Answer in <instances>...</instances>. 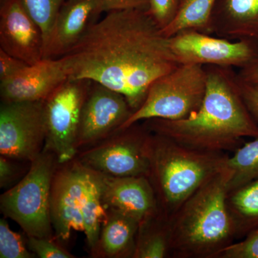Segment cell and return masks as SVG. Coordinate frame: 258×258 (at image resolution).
Masks as SVG:
<instances>
[{"instance_id": "obj_21", "label": "cell", "mask_w": 258, "mask_h": 258, "mask_svg": "<svg viewBox=\"0 0 258 258\" xmlns=\"http://www.w3.org/2000/svg\"><path fill=\"white\" fill-rule=\"evenodd\" d=\"M227 205L237 237L246 236L258 227V178L229 193Z\"/></svg>"}, {"instance_id": "obj_17", "label": "cell", "mask_w": 258, "mask_h": 258, "mask_svg": "<svg viewBox=\"0 0 258 258\" xmlns=\"http://www.w3.org/2000/svg\"><path fill=\"white\" fill-rule=\"evenodd\" d=\"M212 33L230 40H258V0H217Z\"/></svg>"}, {"instance_id": "obj_23", "label": "cell", "mask_w": 258, "mask_h": 258, "mask_svg": "<svg viewBox=\"0 0 258 258\" xmlns=\"http://www.w3.org/2000/svg\"><path fill=\"white\" fill-rule=\"evenodd\" d=\"M253 139L242 144L227 159L225 167L229 172V193L258 178V136Z\"/></svg>"}, {"instance_id": "obj_5", "label": "cell", "mask_w": 258, "mask_h": 258, "mask_svg": "<svg viewBox=\"0 0 258 258\" xmlns=\"http://www.w3.org/2000/svg\"><path fill=\"white\" fill-rule=\"evenodd\" d=\"M206 88L207 74L203 66L180 64L152 83L142 106L118 130L152 118H189L200 109Z\"/></svg>"}, {"instance_id": "obj_6", "label": "cell", "mask_w": 258, "mask_h": 258, "mask_svg": "<svg viewBox=\"0 0 258 258\" xmlns=\"http://www.w3.org/2000/svg\"><path fill=\"white\" fill-rule=\"evenodd\" d=\"M55 161L53 153L44 150L32 161L26 176L0 199L3 213L28 237H52L50 200Z\"/></svg>"}, {"instance_id": "obj_1", "label": "cell", "mask_w": 258, "mask_h": 258, "mask_svg": "<svg viewBox=\"0 0 258 258\" xmlns=\"http://www.w3.org/2000/svg\"><path fill=\"white\" fill-rule=\"evenodd\" d=\"M61 58L69 79L88 80L120 93L134 112L152 83L179 64L168 37L147 12L136 10L107 13Z\"/></svg>"}, {"instance_id": "obj_2", "label": "cell", "mask_w": 258, "mask_h": 258, "mask_svg": "<svg viewBox=\"0 0 258 258\" xmlns=\"http://www.w3.org/2000/svg\"><path fill=\"white\" fill-rule=\"evenodd\" d=\"M204 67L206 93L196 113L181 120L152 118L144 125L152 133L198 150L235 152L244 138L258 136V124L244 104L232 68Z\"/></svg>"}, {"instance_id": "obj_25", "label": "cell", "mask_w": 258, "mask_h": 258, "mask_svg": "<svg viewBox=\"0 0 258 258\" xmlns=\"http://www.w3.org/2000/svg\"><path fill=\"white\" fill-rule=\"evenodd\" d=\"M0 257H32L20 235L10 229L5 219L0 220Z\"/></svg>"}, {"instance_id": "obj_8", "label": "cell", "mask_w": 258, "mask_h": 258, "mask_svg": "<svg viewBox=\"0 0 258 258\" xmlns=\"http://www.w3.org/2000/svg\"><path fill=\"white\" fill-rule=\"evenodd\" d=\"M151 132L137 123L115 132L113 138L90 149L80 163L90 170L111 176H149L148 141Z\"/></svg>"}, {"instance_id": "obj_4", "label": "cell", "mask_w": 258, "mask_h": 258, "mask_svg": "<svg viewBox=\"0 0 258 258\" xmlns=\"http://www.w3.org/2000/svg\"><path fill=\"white\" fill-rule=\"evenodd\" d=\"M149 178L159 211L167 219L214 174L225 167L229 154L198 150L151 132L148 141Z\"/></svg>"}, {"instance_id": "obj_15", "label": "cell", "mask_w": 258, "mask_h": 258, "mask_svg": "<svg viewBox=\"0 0 258 258\" xmlns=\"http://www.w3.org/2000/svg\"><path fill=\"white\" fill-rule=\"evenodd\" d=\"M69 79L62 58H43L28 64L14 76L0 81L3 102L45 101L51 93Z\"/></svg>"}, {"instance_id": "obj_16", "label": "cell", "mask_w": 258, "mask_h": 258, "mask_svg": "<svg viewBox=\"0 0 258 258\" xmlns=\"http://www.w3.org/2000/svg\"><path fill=\"white\" fill-rule=\"evenodd\" d=\"M102 13L99 0H66L44 47L43 58L67 55L98 22Z\"/></svg>"}, {"instance_id": "obj_19", "label": "cell", "mask_w": 258, "mask_h": 258, "mask_svg": "<svg viewBox=\"0 0 258 258\" xmlns=\"http://www.w3.org/2000/svg\"><path fill=\"white\" fill-rule=\"evenodd\" d=\"M170 257L169 219L160 212L139 225L133 257Z\"/></svg>"}, {"instance_id": "obj_14", "label": "cell", "mask_w": 258, "mask_h": 258, "mask_svg": "<svg viewBox=\"0 0 258 258\" xmlns=\"http://www.w3.org/2000/svg\"><path fill=\"white\" fill-rule=\"evenodd\" d=\"M97 174L106 210L121 212L140 224L159 213L155 192L147 176L118 177Z\"/></svg>"}, {"instance_id": "obj_10", "label": "cell", "mask_w": 258, "mask_h": 258, "mask_svg": "<svg viewBox=\"0 0 258 258\" xmlns=\"http://www.w3.org/2000/svg\"><path fill=\"white\" fill-rule=\"evenodd\" d=\"M45 142L44 101L3 102L0 109V153L18 160L32 161Z\"/></svg>"}, {"instance_id": "obj_24", "label": "cell", "mask_w": 258, "mask_h": 258, "mask_svg": "<svg viewBox=\"0 0 258 258\" xmlns=\"http://www.w3.org/2000/svg\"><path fill=\"white\" fill-rule=\"evenodd\" d=\"M66 0H23L30 15L41 28L44 47L50 36L56 17Z\"/></svg>"}, {"instance_id": "obj_12", "label": "cell", "mask_w": 258, "mask_h": 258, "mask_svg": "<svg viewBox=\"0 0 258 258\" xmlns=\"http://www.w3.org/2000/svg\"><path fill=\"white\" fill-rule=\"evenodd\" d=\"M89 169L81 163L57 171L51 186L50 209L56 237L66 240L73 231H83L81 208Z\"/></svg>"}, {"instance_id": "obj_31", "label": "cell", "mask_w": 258, "mask_h": 258, "mask_svg": "<svg viewBox=\"0 0 258 258\" xmlns=\"http://www.w3.org/2000/svg\"><path fill=\"white\" fill-rule=\"evenodd\" d=\"M238 79V86L244 104L258 124V88Z\"/></svg>"}, {"instance_id": "obj_11", "label": "cell", "mask_w": 258, "mask_h": 258, "mask_svg": "<svg viewBox=\"0 0 258 258\" xmlns=\"http://www.w3.org/2000/svg\"><path fill=\"white\" fill-rule=\"evenodd\" d=\"M133 113L123 95L92 82L81 112L78 147L114 134Z\"/></svg>"}, {"instance_id": "obj_33", "label": "cell", "mask_w": 258, "mask_h": 258, "mask_svg": "<svg viewBox=\"0 0 258 258\" xmlns=\"http://www.w3.org/2000/svg\"><path fill=\"white\" fill-rule=\"evenodd\" d=\"M15 166L7 159V157L0 158V186L5 187L11 182L15 177Z\"/></svg>"}, {"instance_id": "obj_20", "label": "cell", "mask_w": 258, "mask_h": 258, "mask_svg": "<svg viewBox=\"0 0 258 258\" xmlns=\"http://www.w3.org/2000/svg\"><path fill=\"white\" fill-rule=\"evenodd\" d=\"M217 0H179L177 14L174 21L161 30L166 37L180 31L195 30L211 35L212 15Z\"/></svg>"}, {"instance_id": "obj_7", "label": "cell", "mask_w": 258, "mask_h": 258, "mask_svg": "<svg viewBox=\"0 0 258 258\" xmlns=\"http://www.w3.org/2000/svg\"><path fill=\"white\" fill-rule=\"evenodd\" d=\"M91 84L69 79L44 101L45 150L53 153L58 164L69 162L77 152L81 112Z\"/></svg>"}, {"instance_id": "obj_22", "label": "cell", "mask_w": 258, "mask_h": 258, "mask_svg": "<svg viewBox=\"0 0 258 258\" xmlns=\"http://www.w3.org/2000/svg\"><path fill=\"white\" fill-rule=\"evenodd\" d=\"M81 216L83 232L86 234L88 246L93 249L99 240L101 227L106 221L107 212L102 201L98 174L90 169L81 208Z\"/></svg>"}, {"instance_id": "obj_27", "label": "cell", "mask_w": 258, "mask_h": 258, "mask_svg": "<svg viewBox=\"0 0 258 258\" xmlns=\"http://www.w3.org/2000/svg\"><path fill=\"white\" fill-rule=\"evenodd\" d=\"M215 258H258V227L249 232L243 240L227 246Z\"/></svg>"}, {"instance_id": "obj_29", "label": "cell", "mask_w": 258, "mask_h": 258, "mask_svg": "<svg viewBox=\"0 0 258 258\" xmlns=\"http://www.w3.org/2000/svg\"><path fill=\"white\" fill-rule=\"evenodd\" d=\"M103 13L122 10L147 11L149 0H99Z\"/></svg>"}, {"instance_id": "obj_32", "label": "cell", "mask_w": 258, "mask_h": 258, "mask_svg": "<svg viewBox=\"0 0 258 258\" xmlns=\"http://www.w3.org/2000/svg\"><path fill=\"white\" fill-rule=\"evenodd\" d=\"M237 76L241 81L258 88V59L247 67L241 69Z\"/></svg>"}, {"instance_id": "obj_28", "label": "cell", "mask_w": 258, "mask_h": 258, "mask_svg": "<svg viewBox=\"0 0 258 258\" xmlns=\"http://www.w3.org/2000/svg\"><path fill=\"white\" fill-rule=\"evenodd\" d=\"M30 250L40 258H71L73 254L62 248L50 237H29Z\"/></svg>"}, {"instance_id": "obj_30", "label": "cell", "mask_w": 258, "mask_h": 258, "mask_svg": "<svg viewBox=\"0 0 258 258\" xmlns=\"http://www.w3.org/2000/svg\"><path fill=\"white\" fill-rule=\"evenodd\" d=\"M28 64L0 48V81L9 79Z\"/></svg>"}, {"instance_id": "obj_26", "label": "cell", "mask_w": 258, "mask_h": 258, "mask_svg": "<svg viewBox=\"0 0 258 258\" xmlns=\"http://www.w3.org/2000/svg\"><path fill=\"white\" fill-rule=\"evenodd\" d=\"M178 7L179 0H149L147 13L162 30L174 21Z\"/></svg>"}, {"instance_id": "obj_3", "label": "cell", "mask_w": 258, "mask_h": 258, "mask_svg": "<svg viewBox=\"0 0 258 258\" xmlns=\"http://www.w3.org/2000/svg\"><path fill=\"white\" fill-rule=\"evenodd\" d=\"M227 168L214 174L169 220L170 257L215 258L237 238L227 197Z\"/></svg>"}, {"instance_id": "obj_13", "label": "cell", "mask_w": 258, "mask_h": 258, "mask_svg": "<svg viewBox=\"0 0 258 258\" xmlns=\"http://www.w3.org/2000/svg\"><path fill=\"white\" fill-rule=\"evenodd\" d=\"M0 48L28 64L43 59L41 28L23 0H0Z\"/></svg>"}, {"instance_id": "obj_9", "label": "cell", "mask_w": 258, "mask_h": 258, "mask_svg": "<svg viewBox=\"0 0 258 258\" xmlns=\"http://www.w3.org/2000/svg\"><path fill=\"white\" fill-rule=\"evenodd\" d=\"M169 45L178 63L243 69L258 59V40H232L185 30L169 37Z\"/></svg>"}, {"instance_id": "obj_18", "label": "cell", "mask_w": 258, "mask_h": 258, "mask_svg": "<svg viewBox=\"0 0 258 258\" xmlns=\"http://www.w3.org/2000/svg\"><path fill=\"white\" fill-rule=\"evenodd\" d=\"M140 222L121 212L108 210L93 249L107 257H133Z\"/></svg>"}]
</instances>
